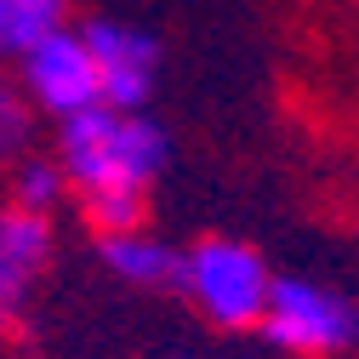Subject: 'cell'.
I'll return each instance as SVG.
<instances>
[{
	"label": "cell",
	"mask_w": 359,
	"mask_h": 359,
	"mask_svg": "<svg viewBox=\"0 0 359 359\" xmlns=\"http://www.w3.org/2000/svg\"><path fill=\"white\" fill-rule=\"evenodd\" d=\"M12 74L23 86V97L34 103V114H52V120H69L80 109L103 103L97 69H92V52H86L80 23H63L46 40H34V46L12 63Z\"/></svg>",
	"instance_id": "277c9868"
},
{
	"label": "cell",
	"mask_w": 359,
	"mask_h": 359,
	"mask_svg": "<svg viewBox=\"0 0 359 359\" xmlns=\"http://www.w3.org/2000/svg\"><path fill=\"white\" fill-rule=\"evenodd\" d=\"M69 23V0H0V63H18L34 40Z\"/></svg>",
	"instance_id": "ba28073f"
},
{
	"label": "cell",
	"mask_w": 359,
	"mask_h": 359,
	"mask_svg": "<svg viewBox=\"0 0 359 359\" xmlns=\"http://www.w3.org/2000/svg\"><path fill=\"white\" fill-rule=\"evenodd\" d=\"M97 257L114 280L143 285V291H165L183 274V251H171L165 240H154L149 229H126V234H97Z\"/></svg>",
	"instance_id": "52a82bcc"
},
{
	"label": "cell",
	"mask_w": 359,
	"mask_h": 359,
	"mask_svg": "<svg viewBox=\"0 0 359 359\" xmlns=\"http://www.w3.org/2000/svg\"><path fill=\"white\" fill-rule=\"evenodd\" d=\"M29 143H34V103L23 97L12 63H0V165L23 160Z\"/></svg>",
	"instance_id": "30bf717a"
},
{
	"label": "cell",
	"mask_w": 359,
	"mask_h": 359,
	"mask_svg": "<svg viewBox=\"0 0 359 359\" xmlns=\"http://www.w3.org/2000/svg\"><path fill=\"white\" fill-rule=\"evenodd\" d=\"M46 262H52V217H34L0 200V325H12L23 313Z\"/></svg>",
	"instance_id": "8992f818"
},
{
	"label": "cell",
	"mask_w": 359,
	"mask_h": 359,
	"mask_svg": "<svg viewBox=\"0 0 359 359\" xmlns=\"http://www.w3.org/2000/svg\"><path fill=\"white\" fill-rule=\"evenodd\" d=\"M63 200H69V183H63V165H57V160H46V154L12 160V205H18V211L52 217Z\"/></svg>",
	"instance_id": "9c48e42d"
},
{
	"label": "cell",
	"mask_w": 359,
	"mask_h": 359,
	"mask_svg": "<svg viewBox=\"0 0 359 359\" xmlns=\"http://www.w3.org/2000/svg\"><path fill=\"white\" fill-rule=\"evenodd\" d=\"M268 285L274 274L262 251L229 234H211L194 251H183V274H177V291H189L194 308L222 331H251L268 308Z\"/></svg>",
	"instance_id": "7a4b0ae2"
},
{
	"label": "cell",
	"mask_w": 359,
	"mask_h": 359,
	"mask_svg": "<svg viewBox=\"0 0 359 359\" xmlns=\"http://www.w3.org/2000/svg\"><path fill=\"white\" fill-rule=\"evenodd\" d=\"M80 34H86V52H92L103 103L109 109H149L154 80H160V40L137 23H120V18H92V23H80Z\"/></svg>",
	"instance_id": "5b68a950"
},
{
	"label": "cell",
	"mask_w": 359,
	"mask_h": 359,
	"mask_svg": "<svg viewBox=\"0 0 359 359\" xmlns=\"http://www.w3.org/2000/svg\"><path fill=\"white\" fill-rule=\"evenodd\" d=\"M52 160L63 165L69 194H80L92 229L126 234V229H143L149 189L171 160V137L143 109L92 103V109L57 120V154Z\"/></svg>",
	"instance_id": "6da1fadb"
},
{
	"label": "cell",
	"mask_w": 359,
	"mask_h": 359,
	"mask_svg": "<svg viewBox=\"0 0 359 359\" xmlns=\"http://www.w3.org/2000/svg\"><path fill=\"white\" fill-rule=\"evenodd\" d=\"M257 325L280 353H308V359H325L359 342V313L348 308V297L313 280H274Z\"/></svg>",
	"instance_id": "3957f363"
}]
</instances>
